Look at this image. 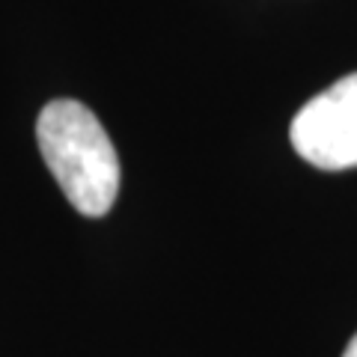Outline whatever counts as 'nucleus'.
Segmentation results:
<instances>
[{
  "label": "nucleus",
  "instance_id": "nucleus-1",
  "mask_svg": "<svg viewBox=\"0 0 357 357\" xmlns=\"http://www.w3.org/2000/svg\"><path fill=\"white\" fill-rule=\"evenodd\" d=\"M36 140L66 199L86 218L107 215L119 194V155L93 110L75 98L45 105Z\"/></svg>",
  "mask_w": 357,
  "mask_h": 357
},
{
  "label": "nucleus",
  "instance_id": "nucleus-3",
  "mask_svg": "<svg viewBox=\"0 0 357 357\" xmlns=\"http://www.w3.org/2000/svg\"><path fill=\"white\" fill-rule=\"evenodd\" d=\"M342 357H357V333L351 337V342L345 345V354H342Z\"/></svg>",
  "mask_w": 357,
  "mask_h": 357
},
{
  "label": "nucleus",
  "instance_id": "nucleus-2",
  "mask_svg": "<svg viewBox=\"0 0 357 357\" xmlns=\"http://www.w3.org/2000/svg\"><path fill=\"white\" fill-rule=\"evenodd\" d=\"M295 152L319 170L357 167V72L321 89L289 128Z\"/></svg>",
  "mask_w": 357,
  "mask_h": 357
}]
</instances>
